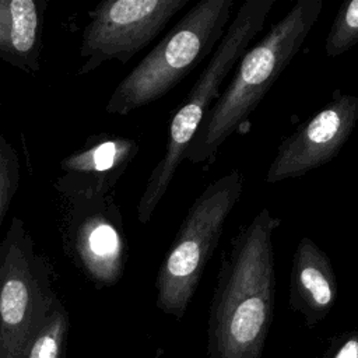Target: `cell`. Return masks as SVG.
<instances>
[{
    "label": "cell",
    "instance_id": "4fadbf2b",
    "mask_svg": "<svg viewBox=\"0 0 358 358\" xmlns=\"http://www.w3.org/2000/svg\"><path fill=\"white\" fill-rule=\"evenodd\" d=\"M69 330V310L59 299L29 345L25 358H64Z\"/></svg>",
    "mask_w": 358,
    "mask_h": 358
},
{
    "label": "cell",
    "instance_id": "30bf717a",
    "mask_svg": "<svg viewBox=\"0 0 358 358\" xmlns=\"http://www.w3.org/2000/svg\"><path fill=\"white\" fill-rule=\"evenodd\" d=\"M138 151L140 144L134 138L109 133L88 136L80 150L60 161L55 189L64 200L113 194L117 182Z\"/></svg>",
    "mask_w": 358,
    "mask_h": 358
},
{
    "label": "cell",
    "instance_id": "e0dca14e",
    "mask_svg": "<svg viewBox=\"0 0 358 358\" xmlns=\"http://www.w3.org/2000/svg\"><path fill=\"white\" fill-rule=\"evenodd\" d=\"M1 103H3V102H1V98H0V106H1Z\"/></svg>",
    "mask_w": 358,
    "mask_h": 358
},
{
    "label": "cell",
    "instance_id": "8992f818",
    "mask_svg": "<svg viewBox=\"0 0 358 358\" xmlns=\"http://www.w3.org/2000/svg\"><path fill=\"white\" fill-rule=\"evenodd\" d=\"M53 267L20 217L0 241V358H25L57 292Z\"/></svg>",
    "mask_w": 358,
    "mask_h": 358
},
{
    "label": "cell",
    "instance_id": "9a60e30c",
    "mask_svg": "<svg viewBox=\"0 0 358 358\" xmlns=\"http://www.w3.org/2000/svg\"><path fill=\"white\" fill-rule=\"evenodd\" d=\"M21 179L20 155L0 130V228L20 189Z\"/></svg>",
    "mask_w": 358,
    "mask_h": 358
},
{
    "label": "cell",
    "instance_id": "7c38bea8",
    "mask_svg": "<svg viewBox=\"0 0 358 358\" xmlns=\"http://www.w3.org/2000/svg\"><path fill=\"white\" fill-rule=\"evenodd\" d=\"M48 0H0V60L24 73L41 70Z\"/></svg>",
    "mask_w": 358,
    "mask_h": 358
},
{
    "label": "cell",
    "instance_id": "52a82bcc",
    "mask_svg": "<svg viewBox=\"0 0 358 358\" xmlns=\"http://www.w3.org/2000/svg\"><path fill=\"white\" fill-rule=\"evenodd\" d=\"M62 243L67 259L95 288L116 285L126 270L129 243L113 194L66 199Z\"/></svg>",
    "mask_w": 358,
    "mask_h": 358
},
{
    "label": "cell",
    "instance_id": "277c9868",
    "mask_svg": "<svg viewBox=\"0 0 358 358\" xmlns=\"http://www.w3.org/2000/svg\"><path fill=\"white\" fill-rule=\"evenodd\" d=\"M234 0H200L116 85L106 113L126 116L173 90L218 45Z\"/></svg>",
    "mask_w": 358,
    "mask_h": 358
},
{
    "label": "cell",
    "instance_id": "6da1fadb",
    "mask_svg": "<svg viewBox=\"0 0 358 358\" xmlns=\"http://www.w3.org/2000/svg\"><path fill=\"white\" fill-rule=\"evenodd\" d=\"M280 222L263 207L221 252L208 313L210 358H262L274 310L273 235Z\"/></svg>",
    "mask_w": 358,
    "mask_h": 358
},
{
    "label": "cell",
    "instance_id": "7a4b0ae2",
    "mask_svg": "<svg viewBox=\"0 0 358 358\" xmlns=\"http://www.w3.org/2000/svg\"><path fill=\"white\" fill-rule=\"evenodd\" d=\"M322 8L323 0H298L262 41L245 50L234 77L208 109L183 159L208 169L225 140L235 131H243L249 116L303 46Z\"/></svg>",
    "mask_w": 358,
    "mask_h": 358
},
{
    "label": "cell",
    "instance_id": "9c48e42d",
    "mask_svg": "<svg viewBox=\"0 0 358 358\" xmlns=\"http://www.w3.org/2000/svg\"><path fill=\"white\" fill-rule=\"evenodd\" d=\"M358 122V96L336 91L326 105L284 137L266 173L267 183L296 179L334 159Z\"/></svg>",
    "mask_w": 358,
    "mask_h": 358
},
{
    "label": "cell",
    "instance_id": "5bb4252c",
    "mask_svg": "<svg viewBox=\"0 0 358 358\" xmlns=\"http://www.w3.org/2000/svg\"><path fill=\"white\" fill-rule=\"evenodd\" d=\"M358 45V0H350L338 7L324 41V52L337 57Z\"/></svg>",
    "mask_w": 358,
    "mask_h": 358
},
{
    "label": "cell",
    "instance_id": "8fae6325",
    "mask_svg": "<svg viewBox=\"0 0 358 358\" xmlns=\"http://www.w3.org/2000/svg\"><path fill=\"white\" fill-rule=\"evenodd\" d=\"M337 277L327 253L310 238L302 236L295 248L289 273V308L302 315L312 329L333 309Z\"/></svg>",
    "mask_w": 358,
    "mask_h": 358
},
{
    "label": "cell",
    "instance_id": "5b68a950",
    "mask_svg": "<svg viewBox=\"0 0 358 358\" xmlns=\"http://www.w3.org/2000/svg\"><path fill=\"white\" fill-rule=\"evenodd\" d=\"M243 183V173L232 169L208 183L189 207L157 273L155 303L162 313L183 319Z\"/></svg>",
    "mask_w": 358,
    "mask_h": 358
},
{
    "label": "cell",
    "instance_id": "ba28073f",
    "mask_svg": "<svg viewBox=\"0 0 358 358\" xmlns=\"http://www.w3.org/2000/svg\"><path fill=\"white\" fill-rule=\"evenodd\" d=\"M189 0H103L88 11L81 34L78 76L101 64L127 63L148 46Z\"/></svg>",
    "mask_w": 358,
    "mask_h": 358
},
{
    "label": "cell",
    "instance_id": "3957f363",
    "mask_svg": "<svg viewBox=\"0 0 358 358\" xmlns=\"http://www.w3.org/2000/svg\"><path fill=\"white\" fill-rule=\"evenodd\" d=\"M275 0H246L241 4L221 41L215 46L183 102L176 108L168 129L164 154L151 171L137 203V220L148 224L162 201L183 154L193 140L208 109L221 94V85L238 64L252 39L263 29Z\"/></svg>",
    "mask_w": 358,
    "mask_h": 358
},
{
    "label": "cell",
    "instance_id": "2e32d148",
    "mask_svg": "<svg viewBox=\"0 0 358 358\" xmlns=\"http://www.w3.org/2000/svg\"><path fill=\"white\" fill-rule=\"evenodd\" d=\"M322 358H358V330H348L334 337Z\"/></svg>",
    "mask_w": 358,
    "mask_h": 358
}]
</instances>
